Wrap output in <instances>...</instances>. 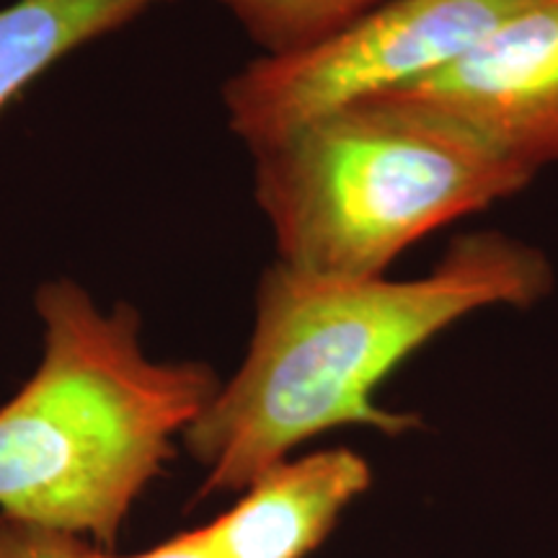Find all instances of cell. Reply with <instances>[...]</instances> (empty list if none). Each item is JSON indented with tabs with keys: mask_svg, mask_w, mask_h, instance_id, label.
Here are the masks:
<instances>
[{
	"mask_svg": "<svg viewBox=\"0 0 558 558\" xmlns=\"http://www.w3.org/2000/svg\"><path fill=\"white\" fill-rule=\"evenodd\" d=\"M550 290L546 256L501 233L463 235L414 279L313 277L271 264L246 360L181 435L205 469L199 497L246 492L329 429H418L416 414L375 401L380 383L460 318L497 305L530 308Z\"/></svg>",
	"mask_w": 558,
	"mask_h": 558,
	"instance_id": "6da1fadb",
	"label": "cell"
},
{
	"mask_svg": "<svg viewBox=\"0 0 558 558\" xmlns=\"http://www.w3.org/2000/svg\"><path fill=\"white\" fill-rule=\"evenodd\" d=\"M34 308L45 352L0 407V514L111 548L222 383L207 362L150 360L140 313H101L73 279L41 282Z\"/></svg>",
	"mask_w": 558,
	"mask_h": 558,
	"instance_id": "7a4b0ae2",
	"label": "cell"
},
{
	"mask_svg": "<svg viewBox=\"0 0 558 558\" xmlns=\"http://www.w3.org/2000/svg\"><path fill=\"white\" fill-rule=\"evenodd\" d=\"M251 153L279 264L337 279L383 277L414 243L535 177L401 96L349 104Z\"/></svg>",
	"mask_w": 558,
	"mask_h": 558,
	"instance_id": "3957f363",
	"label": "cell"
},
{
	"mask_svg": "<svg viewBox=\"0 0 558 558\" xmlns=\"http://www.w3.org/2000/svg\"><path fill=\"white\" fill-rule=\"evenodd\" d=\"M535 0H390L333 37L262 54L226 81L228 128L251 150L349 104L437 73Z\"/></svg>",
	"mask_w": 558,
	"mask_h": 558,
	"instance_id": "277c9868",
	"label": "cell"
},
{
	"mask_svg": "<svg viewBox=\"0 0 558 558\" xmlns=\"http://www.w3.org/2000/svg\"><path fill=\"white\" fill-rule=\"evenodd\" d=\"M388 96L450 117L538 173L558 160V0H535L458 60Z\"/></svg>",
	"mask_w": 558,
	"mask_h": 558,
	"instance_id": "5b68a950",
	"label": "cell"
},
{
	"mask_svg": "<svg viewBox=\"0 0 558 558\" xmlns=\"http://www.w3.org/2000/svg\"><path fill=\"white\" fill-rule=\"evenodd\" d=\"M369 484L367 460L349 448L288 458L251 481L209 535L220 558H305Z\"/></svg>",
	"mask_w": 558,
	"mask_h": 558,
	"instance_id": "8992f818",
	"label": "cell"
},
{
	"mask_svg": "<svg viewBox=\"0 0 558 558\" xmlns=\"http://www.w3.org/2000/svg\"><path fill=\"white\" fill-rule=\"evenodd\" d=\"M169 0H16L0 9V111L88 41Z\"/></svg>",
	"mask_w": 558,
	"mask_h": 558,
	"instance_id": "52a82bcc",
	"label": "cell"
},
{
	"mask_svg": "<svg viewBox=\"0 0 558 558\" xmlns=\"http://www.w3.org/2000/svg\"><path fill=\"white\" fill-rule=\"evenodd\" d=\"M243 26L267 58L292 54L333 37L378 9L380 0H213Z\"/></svg>",
	"mask_w": 558,
	"mask_h": 558,
	"instance_id": "ba28073f",
	"label": "cell"
},
{
	"mask_svg": "<svg viewBox=\"0 0 558 558\" xmlns=\"http://www.w3.org/2000/svg\"><path fill=\"white\" fill-rule=\"evenodd\" d=\"M86 541L0 514V558H75Z\"/></svg>",
	"mask_w": 558,
	"mask_h": 558,
	"instance_id": "9c48e42d",
	"label": "cell"
},
{
	"mask_svg": "<svg viewBox=\"0 0 558 558\" xmlns=\"http://www.w3.org/2000/svg\"><path fill=\"white\" fill-rule=\"evenodd\" d=\"M75 558H220V554L218 548H215L209 527H199V530H190V533H179L177 538H171L169 543H163V546L153 550H145V554L114 556L86 543Z\"/></svg>",
	"mask_w": 558,
	"mask_h": 558,
	"instance_id": "30bf717a",
	"label": "cell"
}]
</instances>
